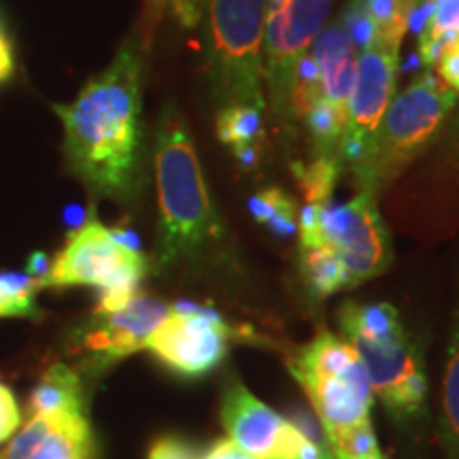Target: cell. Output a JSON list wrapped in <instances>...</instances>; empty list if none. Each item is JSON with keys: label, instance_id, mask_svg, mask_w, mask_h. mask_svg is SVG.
I'll use <instances>...</instances> for the list:
<instances>
[{"label": "cell", "instance_id": "4", "mask_svg": "<svg viewBox=\"0 0 459 459\" xmlns=\"http://www.w3.org/2000/svg\"><path fill=\"white\" fill-rule=\"evenodd\" d=\"M457 96V91L446 88L432 71H426L409 88L394 96L364 158L351 169L359 192L377 196L398 179L402 170L436 139L455 108Z\"/></svg>", "mask_w": 459, "mask_h": 459}, {"label": "cell", "instance_id": "32", "mask_svg": "<svg viewBox=\"0 0 459 459\" xmlns=\"http://www.w3.org/2000/svg\"><path fill=\"white\" fill-rule=\"evenodd\" d=\"M13 73V51H11V43L4 34L3 26H0V82L11 77Z\"/></svg>", "mask_w": 459, "mask_h": 459}, {"label": "cell", "instance_id": "24", "mask_svg": "<svg viewBox=\"0 0 459 459\" xmlns=\"http://www.w3.org/2000/svg\"><path fill=\"white\" fill-rule=\"evenodd\" d=\"M37 283L28 274H0V317H39Z\"/></svg>", "mask_w": 459, "mask_h": 459}, {"label": "cell", "instance_id": "29", "mask_svg": "<svg viewBox=\"0 0 459 459\" xmlns=\"http://www.w3.org/2000/svg\"><path fill=\"white\" fill-rule=\"evenodd\" d=\"M428 30L459 34V0H438Z\"/></svg>", "mask_w": 459, "mask_h": 459}, {"label": "cell", "instance_id": "7", "mask_svg": "<svg viewBox=\"0 0 459 459\" xmlns=\"http://www.w3.org/2000/svg\"><path fill=\"white\" fill-rule=\"evenodd\" d=\"M298 247H328L351 287L378 277L392 264V240L375 194L358 192L344 204H307L298 213Z\"/></svg>", "mask_w": 459, "mask_h": 459}, {"label": "cell", "instance_id": "16", "mask_svg": "<svg viewBox=\"0 0 459 459\" xmlns=\"http://www.w3.org/2000/svg\"><path fill=\"white\" fill-rule=\"evenodd\" d=\"M30 415L43 412H85L82 377L66 364H54L30 394Z\"/></svg>", "mask_w": 459, "mask_h": 459}, {"label": "cell", "instance_id": "14", "mask_svg": "<svg viewBox=\"0 0 459 459\" xmlns=\"http://www.w3.org/2000/svg\"><path fill=\"white\" fill-rule=\"evenodd\" d=\"M0 459H96V438L85 412L30 415L11 436Z\"/></svg>", "mask_w": 459, "mask_h": 459}, {"label": "cell", "instance_id": "26", "mask_svg": "<svg viewBox=\"0 0 459 459\" xmlns=\"http://www.w3.org/2000/svg\"><path fill=\"white\" fill-rule=\"evenodd\" d=\"M147 459H203V451L181 436H162L152 445Z\"/></svg>", "mask_w": 459, "mask_h": 459}, {"label": "cell", "instance_id": "8", "mask_svg": "<svg viewBox=\"0 0 459 459\" xmlns=\"http://www.w3.org/2000/svg\"><path fill=\"white\" fill-rule=\"evenodd\" d=\"M290 372L307 392L324 429L370 419L375 394L358 353L344 338L317 332L291 361Z\"/></svg>", "mask_w": 459, "mask_h": 459}, {"label": "cell", "instance_id": "12", "mask_svg": "<svg viewBox=\"0 0 459 459\" xmlns=\"http://www.w3.org/2000/svg\"><path fill=\"white\" fill-rule=\"evenodd\" d=\"M169 313V304L139 291L111 311L96 308L74 334V349L83 353L94 368L102 370L130 358L132 353L143 351L147 338Z\"/></svg>", "mask_w": 459, "mask_h": 459}, {"label": "cell", "instance_id": "13", "mask_svg": "<svg viewBox=\"0 0 459 459\" xmlns=\"http://www.w3.org/2000/svg\"><path fill=\"white\" fill-rule=\"evenodd\" d=\"M398 54L381 41L361 49L358 56V77L347 108V128L338 147L342 166H358L370 145L377 126L381 124L395 91Z\"/></svg>", "mask_w": 459, "mask_h": 459}, {"label": "cell", "instance_id": "20", "mask_svg": "<svg viewBox=\"0 0 459 459\" xmlns=\"http://www.w3.org/2000/svg\"><path fill=\"white\" fill-rule=\"evenodd\" d=\"M217 136L230 149L254 145L262 136V108L251 105H223L217 113Z\"/></svg>", "mask_w": 459, "mask_h": 459}, {"label": "cell", "instance_id": "22", "mask_svg": "<svg viewBox=\"0 0 459 459\" xmlns=\"http://www.w3.org/2000/svg\"><path fill=\"white\" fill-rule=\"evenodd\" d=\"M302 122H307L315 156H338V147L347 128V117L342 113H338L328 100L321 99L315 102Z\"/></svg>", "mask_w": 459, "mask_h": 459}, {"label": "cell", "instance_id": "10", "mask_svg": "<svg viewBox=\"0 0 459 459\" xmlns=\"http://www.w3.org/2000/svg\"><path fill=\"white\" fill-rule=\"evenodd\" d=\"M221 421L228 438L254 459H336L237 381L223 389Z\"/></svg>", "mask_w": 459, "mask_h": 459}, {"label": "cell", "instance_id": "17", "mask_svg": "<svg viewBox=\"0 0 459 459\" xmlns=\"http://www.w3.org/2000/svg\"><path fill=\"white\" fill-rule=\"evenodd\" d=\"M300 251V274L311 296L330 298L342 290H351V281L342 262L328 247H298Z\"/></svg>", "mask_w": 459, "mask_h": 459}, {"label": "cell", "instance_id": "1", "mask_svg": "<svg viewBox=\"0 0 459 459\" xmlns=\"http://www.w3.org/2000/svg\"><path fill=\"white\" fill-rule=\"evenodd\" d=\"M74 175L102 198L130 200L143 179L141 45L126 43L71 105H54Z\"/></svg>", "mask_w": 459, "mask_h": 459}, {"label": "cell", "instance_id": "25", "mask_svg": "<svg viewBox=\"0 0 459 459\" xmlns=\"http://www.w3.org/2000/svg\"><path fill=\"white\" fill-rule=\"evenodd\" d=\"M338 24L342 26V30L347 32V37L351 39L355 49H366L372 43H377L378 39V28L372 20L368 9H366L364 0H349L347 9L342 11V17Z\"/></svg>", "mask_w": 459, "mask_h": 459}, {"label": "cell", "instance_id": "19", "mask_svg": "<svg viewBox=\"0 0 459 459\" xmlns=\"http://www.w3.org/2000/svg\"><path fill=\"white\" fill-rule=\"evenodd\" d=\"M254 220L279 238H291L298 232V209L291 196L281 187H268L249 200Z\"/></svg>", "mask_w": 459, "mask_h": 459}, {"label": "cell", "instance_id": "3", "mask_svg": "<svg viewBox=\"0 0 459 459\" xmlns=\"http://www.w3.org/2000/svg\"><path fill=\"white\" fill-rule=\"evenodd\" d=\"M338 324L383 409L395 421L415 419L426 406V366L398 311L387 302H347L338 313Z\"/></svg>", "mask_w": 459, "mask_h": 459}, {"label": "cell", "instance_id": "18", "mask_svg": "<svg viewBox=\"0 0 459 459\" xmlns=\"http://www.w3.org/2000/svg\"><path fill=\"white\" fill-rule=\"evenodd\" d=\"M440 436H443L446 459H459V308L453 317L449 349H446Z\"/></svg>", "mask_w": 459, "mask_h": 459}, {"label": "cell", "instance_id": "21", "mask_svg": "<svg viewBox=\"0 0 459 459\" xmlns=\"http://www.w3.org/2000/svg\"><path fill=\"white\" fill-rule=\"evenodd\" d=\"M294 175L307 204L330 203L338 179L342 175V162L338 156H315L307 166L298 164Z\"/></svg>", "mask_w": 459, "mask_h": 459}, {"label": "cell", "instance_id": "33", "mask_svg": "<svg viewBox=\"0 0 459 459\" xmlns=\"http://www.w3.org/2000/svg\"><path fill=\"white\" fill-rule=\"evenodd\" d=\"M232 153L237 156L243 169H254L257 162V149L254 145H243V147H234Z\"/></svg>", "mask_w": 459, "mask_h": 459}, {"label": "cell", "instance_id": "28", "mask_svg": "<svg viewBox=\"0 0 459 459\" xmlns=\"http://www.w3.org/2000/svg\"><path fill=\"white\" fill-rule=\"evenodd\" d=\"M169 0H143V17H141V49L145 51L152 45L156 30L162 22Z\"/></svg>", "mask_w": 459, "mask_h": 459}, {"label": "cell", "instance_id": "30", "mask_svg": "<svg viewBox=\"0 0 459 459\" xmlns=\"http://www.w3.org/2000/svg\"><path fill=\"white\" fill-rule=\"evenodd\" d=\"M436 77L443 82L446 88L459 94V41L451 45L449 49L440 56V60L436 62Z\"/></svg>", "mask_w": 459, "mask_h": 459}, {"label": "cell", "instance_id": "9", "mask_svg": "<svg viewBox=\"0 0 459 459\" xmlns=\"http://www.w3.org/2000/svg\"><path fill=\"white\" fill-rule=\"evenodd\" d=\"M334 0H266L264 24V82L274 113L290 115V91L296 62L308 54L328 20Z\"/></svg>", "mask_w": 459, "mask_h": 459}, {"label": "cell", "instance_id": "34", "mask_svg": "<svg viewBox=\"0 0 459 459\" xmlns=\"http://www.w3.org/2000/svg\"><path fill=\"white\" fill-rule=\"evenodd\" d=\"M361 459H385V457H383V453H381V455H375V457H361Z\"/></svg>", "mask_w": 459, "mask_h": 459}, {"label": "cell", "instance_id": "5", "mask_svg": "<svg viewBox=\"0 0 459 459\" xmlns=\"http://www.w3.org/2000/svg\"><path fill=\"white\" fill-rule=\"evenodd\" d=\"M147 257L136 240L124 230H108L91 217L68 234L65 247L49 262L48 273L34 279L37 290L96 287L100 291L99 311L122 307L139 294L147 274Z\"/></svg>", "mask_w": 459, "mask_h": 459}, {"label": "cell", "instance_id": "11", "mask_svg": "<svg viewBox=\"0 0 459 459\" xmlns=\"http://www.w3.org/2000/svg\"><path fill=\"white\" fill-rule=\"evenodd\" d=\"M230 328L220 315L200 307L170 308L147 338L145 349L181 377H203L226 359Z\"/></svg>", "mask_w": 459, "mask_h": 459}, {"label": "cell", "instance_id": "2", "mask_svg": "<svg viewBox=\"0 0 459 459\" xmlns=\"http://www.w3.org/2000/svg\"><path fill=\"white\" fill-rule=\"evenodd\" d=\"M160 268L200 257L226 243V226L211 200L196 145L177 105L169 102L156 130Z\"/></svg>", "mask_w": 459, "mask_h": 459}, {"label": "cell", "instance_id": "15", "mask_svg": "<svg viewBox=\"0 0 459 459\" xmlns=\"http://www.w3.org/2000/svg\"><path fill=\"white\" fill-rule=\"evenodd\" d=\"M311 56L321 73V94L324 99L347 117L355 77H358V54L351 39L341 24L321 28L311 45Z\"/></svg>", "mask_w": 459, "mask_h": 459}, {"label": "cell", "instance_id": "23", "mask_svg": "<svg viewBox=\"0 0 459 459\" xmlns=\"http://www.w3.org/2000/svg\"><path fill=\"white\" fill-rule=\"evenodd\" d=\"M328 438V449L336 459H361L381 455V446L372 429L370 419L344 428L324 429Z\"/></svg>", "mask_w": 459, "mask_h": 459}, {"label": "cell", "instance_id": "27", "mask_svg": "<svg viewBox=\"0 0 459 459\" xmlns=\"http://www.w3.org/2000/svg\"><path fill=\"white\" fill-rule=\"evenodd\" d=\"M22 426V411L13 392L0 383V443H7Z\"/></svg>", "mask_w": 459, "mask_h": 459}, {"label": "cell", "instance_id": "31", "mask_svg": "<svg viewBox=\"0 0 459 459\" xmlns=\"http://www.w3.org/2000/svg\"><path fill=\"white\" fill-rule=\"evenodd\" d=\"M203 459H254V457H249L243 449H238V446L230 438H223V440H217V443L204 453Z\"/></svg>", "mask_w": 459, "mask_h": 459}, {"label": "cell", "instance_id": "6", "mask_svg": "<svg viewBox=\"0 0 459 459\" xmlns=\"http://www.w3.org/2000/svg\"><path fill=\"white\" fill-rule=\"evenodd\" d=\"M264 24L266 0H211L206 34V73L223 105L264 100Z\"/></svg>", "mask_w": 459, "mask_h": 459}]
</instances>
